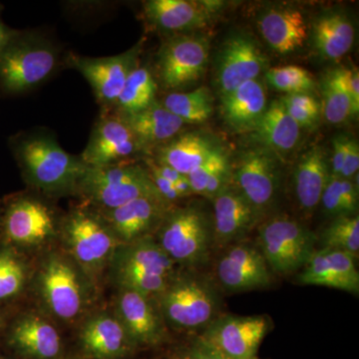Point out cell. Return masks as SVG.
<instances>
[{
  "instance_id": "6da1fadb",
  "label": "cell",
  "mask_w": 359,
  "mask_h": 359,
  "mask_svg": "<svg viewBox=\"0 0 359 359\" xmlns=\"http://www.w3.org/2000/svg\"><path fill=\"white\" fill-rule=\"evenodd\" d=\"M8 146L26 184L46 197L74 196L88 167L80 156L66 152L46 128L18 132L8 139Z\"/></svg>"
},
{
  "instance_id": "7a4b0ae2",
  "label": "cell",
  "mask_w": 359,
  "mask_h": 359,
  "mask_svg": "<svg viewBox=\"0 0 359 359\" xmlns=\"http://www.w3.org/2000/svg\"><path fill=\"white\" fill-rule=\"evenodd\" d=\"M66 53L39 30H20L0 51V94L18 96L50 79L65 65Z\"/></svg>"
},
{
  "instance_id": "3957f363",
  "label": "cell",
  "mask_w": 359,
  "mask_h": 359,
  "mask_svg": "<svg viewBox=\"0 0 359 359\" xmlns=\"http://www.w3.org/2000/svg\"><path fill=\"white\" fill-rule=\"evenodd\" d=\"M153 301L166 325L179 330L203 332L221 314L218 287L196 269H178Z\"/></svg>"
},
{
  "instance_id": "277c9868",
  "label": "cell",
  "mask_w": 359,
  "mask_h": 359,
  "mask_svg": "<svg viewBox=\"0 0 359 359\" xmlns=\"http://www.w3.org/2000/svg\"><path fill=\"white\" fill-rule=\"evenodd\" d=\"M177 266L203 268L215 250L212 216L197 205L175 207L167 212L154 236Z\"/></svg>"
},
{
  "instance_id": "5b68a950",
  "label": "cell",
  "mask_w": 359,
  "mask_h": 359,
  "mask_svg": "<svg viewBox=\"0 0 359 359\" xmlns=\"http://www.w3.org/2000/svg\"><path fill=\"white\" fill-rule=\"evenodd\" d=\"M58 235L66 255L89 278L109 266L120 243L102 215L88 205L73 208L61 217Z\"/></svg>"
},
{
  "instance_id": "8992f818",
  "label": "cell",
  "mask_w": 359,
  "mask_h": 359,
  "mask_svg": "<svg viewBox=\"0 0 359 359\" xmlns=\"http://www.w3.org/2000/svg\"><path fill=\"white\" fill-rule=\"evenodd\" d=\"M74 196L98 212L110 211L141 197L161 198L147 168L137 162L87 167Z\"/></svg>"
},
{
  "instance_id": "52a82bcc",
  "label": "cell",
  "mask_w": 359,
  "mask_h": 359,
  "mask_svg": "<svg viewBox=\"0 0 359 359\" xmlns=\"http://www.w3.org/2000/svg\"><path fill=\"white\" fill-rule=\"evenodd\" d=\"M111 276L119 289L135 290L154 299L178 271L154 237L120 245L110 264Z\"/></svg>"
},
{
  "instance_id": "ba28073f",
  "label": "cell",
  "mask_w": 359,
  "mask_h": 359,
  "mask_svg": "<svg viewBox=\"0 0 359 359\" xmlns=\"http://www.w3.org/2000/svg\"><path fill=\"white\" fill-rule=\"evenodd\" d=\"M37 290L49 313L61 320H76L91 302L90 278L67 255H48L37 273Z\"/></svg>"
},
{
  "instance_id": "9c48e42d",
  "label": "cell",
  "mask_w": 359,
  "mask_h": 359,
  "mask_svg": "<svg viewBox=\"0 0 359 359\" xmlns=\"http://www.w3.org/2000/svg\"><path fill=\"white\" fill-rule=\"evenodd\" d=\"M318 237L301 222L276 216L259 226L257 245L273 273L287 276L306 266Z\"/></svg>"
},
{
  "instance_id": "30bf717a",
  "label": "cell",
  "mask_w": 359,
  "mask_h": 359,
  "mask_svg": "<svg viewBox=\"0 0 359 359\" xmlns=\"http://www.w3.org/2000/svg\"><path fill=\"white\" fill-rule=\"evenodd\" d=\"M44 197L34 191L18 194L6 203L0 226L8 242L35 247L57 235L61 218Z\"/></svg>"
},
{
  "instance_id": "8fae6325",
  "label": "cell",
  "mask_w": 359,
  "mask_h": 359,
  "mask_svg": "<svg viewBox=\"0 0 359 359\" xmlns=\"http://www.w3.org/2000/svg\"><path fill=\"white\" fill-rule=\"evenodd\" d=\"M142 48L143 41L108 57H88L69 52L65 55V65L78 71L87 80L101 111L113 110L129 75L139 65Z\"/></svg>"
},
{
  "instance_id": "7c38bea8",
  "label": "cell",
  "mask_w": 359,
  "mask_h": 359,
  "mask_svg": "<svg viewBox=\"0 0 359 359\" xmlns=\"http://www.w3.org/2000/svg\"><path fill=\"white\" fill-rule=\"evenodd\" d=\"M271 325L268 316L219 314L197 337L228 358L259 359V346Z\"/></svg>"
},
{
  "instance_id": "4fadbf2b",
  "label": "cell",
  "mask_w": 359,
  "mask_h": 359,
  "mask_svg": "<svg viewBox=\"0 0 359 359\" xmlns=\"http://www.w3.org/2000/svg\"><path fill=\"white\" fill-rule=\"evenodd\" d=\"M144 153L126 119L109 110L101 111L80 157L88 167H105L136 162Z\"/></svg>"
},
{
  "instance_id": "5bb4252c",
  "label": "cell",
  "mask_w": 359,
  "mask_h": 359,
  "mask_svg": "<svg viewBox=\"0 0 359 359\" xmlns=\"http://www.w3.org/2000/svg\"><path fill=\"white\" fill-rule=\"evenodd\" d=\"M210 43L201 35L170 36L158 52V76L168 89L185 88L204 74L209 61Z\"/></svg>"
},
{
  "instance_id": "9a60e30c",
  "label": "cell",
  "mask_w": 359,
  "mask_h": 359,
  "mask_svg": "<svg viewBox=\"0 0 359 359\" xmlns=\"http://www.w3.org/2000/svg\"><path fill=\"white\" fill-rule=\"evenodd\" d=\"M224 250L216 266L222 289L243 292L266 289L271 285L273 271L257 245L244 241Z\"/></svg>"
},
{
  "instance_id": "2e32d148",
  "label": "cell",
  "mask_w": 359,
  "mask_h": 359,
  "mask_svg": "<svg viewBox=\"0 0 359 359\" xmlns=\"http://www.w3.org/2000/svg\"><path fill=\"white\" fill-rule=\"evenodd\" d=\"M114 314L137 348L158 346L168 339L166 323L154 301L140 292L119 289Z\"/></svg>"
},
{
  "instance_id": "e0dca14e",
  "label": "cell",
  "mask_w": 359,
  "mask_h": 359,
  "mask_svg": "<svg viewBox=\"0 0 359 359\" xmlns=\"http://www.w3.org/2000/svg\"><path fill=\"white\" fill-rule=\"evenodd\" d=\"M233 186L262 217L276 199L278 172L268 151L256 149L245 153L231 171Z\"/></svg>"
},
{
  "instance_id": "ac0fdd59",
  "label": "cell",
  "mask_w": 359,
  "mask_h": 359,
  "mask_svg": "<svg viewBox=\"0 0 359 359\" xmlns=\"http://www.w3.org/2000/svg\"><path fill=\"white\" fill-rule=\"evenodd\" d=\"M173 207L159 197H141L110 211L99 212L120 244L124 245L154 237L167 212Z\"/></svg>"
},
{
  "instance_id": "d6986e66",
  "label": "cell",
  "mask_w": 359,
  "mask_h": 359,
  "mask_svg": "<svg viewBox=\"0 0 359 359\" xmlns=\"http://www.w3.org/2000/svg\"><path fill=\"white\" fill-rule=\"evenodd\" d=\"M212 200L215 250L244 242L261 216L231 184Z\"/></svg>"
},
{
  "instance_id": "ffe728a7",
  "label": "cell",
  "mask_w": 359,
  "mask_h": 359,
  "mask_svg": "<svg viewBox=\"0 0 359 359\" xmlns=\"http://www.w3.org/2000/svg\"><path fill=\"white\" fill-rule=\"evenodd\" d=\"M297 278L304 285H316L358 294L359 273L355 256L339 250H316Z\"/></svg>"
},
{
  "instance_id": "44dd1931",
  "label": "cell",
  "mask_w": 359,
  "mask_h": 359,
  "mask_svg": "<svg viewBox=\"0 0 359 359\" xmlns=\"http://www.w3.org/2000/svg\"><path fill=\"white\" fill-rule=\"evenodd\" d=\"M79 342L90 359H124L137 349L117 316L109 313L87 318L80 330Z\"/></svg>"
},
{
  "instance_id": "7402d4cb",
  "label": "cell",
  "mask_w": 359,
  "mask_h": 359,
  "mask_svg": "<svg viewBox=\"0 0 359 359\" xmlns=\"http://www.w3.org/2000/svg\"><path fill=\"white\" fill-rule=\"evenodd\" d=\"M266 67V58L256 42L244 35L231 37L224 45L219 59L218 82L222 94L230 93L257 80Z\"/></svg>"
},
{
  "instance_id": "603a6c76",
  "label": "cell",
  "mask_w": 359,
  "mask_h": 359,
  "mask_svg": "<svg viewBox=\"0 0 359 359\" xmlns=\"http://www.w3.org/2000/svg\"><path fill=\"white\" fill-rule=\"evenodd\" d=\"M8 340L14 351L25 359H57L62 353L58 330L39 314L21 316L11 328Z\"/></svg>"
},
{
  "instance_id": "cb8c5ba5",
  "label": "cell",
  "mask_w": 359,
  "mask_h": 359,
  "mask_svg": "<svg viewBox=\"0 0 359 359\" xmlns=\"http://www.w3.org/2000/svg\"><path fill=\"white\" fill-rule=\"evenodd\" d=\"M149 25L162 32L184 34L209 21V11L202 2L191 0H148L142 4Z\"/></svg>"
},
{
  "instance_id": "d4e9b609",
  "label": "cell",
  "mask_w": 359,
  "mask_h": 359,
  "mask_svg": "<svg viewBox=\"0 0 359 359\" xmlns=\"http://www.w3.org/2000/svg\"><path fill=\"white\" fill-rule=\"evenodd\" d=\"M259 29L266 43L280 54L297 51L308 39V25L304 14L289 7L264 13L259 18Z\"/></svg>"
},
{
  "instance_id": "484cf974",
  "label": "cell",
  "mask_w": 359,
  "mask_h": 359,
  "mask_svg": "<svg viewBox=\"0 0 359 359\" xmlns=\"http://www.w3.org/2000/svg\"><path fill=\"white\" fill-rule=\"evenodd\" d=\"M124 118L145 153L178 136L186 125L158 101L147 109Z\"/></svg>"
},
{
  "instance_id": "4316f807",
  "label": "cell",
  "mask_w": 359,
  "mask_h": 359,
  "mask_svg": "<svg viewBox=\"0 0 359 359\" xmlns=\"http://www.w3.org/2000/svg\"><path fill=\"white\" fill-rule=\"evenodd\" d=\"M330 173L325 151L314 146L302 155L294 172L295 199L308 214L320 205Z\"/></svg>"
},
{
  "instance_id": "83f0119b",
  "label": "cell",
  "mask_w": 359,
  "mask_h": 359,
  "mask_svg": "<svg viewBox=\"0 0 359 359\" xmlns=\"http://www.w3.org/2000/svg\"><path fill=\"white\" fill-rule=\"evenodd\" d=\"M217 149L218 147L209 138L199 133H180L172 140L154 149L152 159L188 176Z\"/></svg>"
},
{
  "instance_id": "f1b7e54d",
  "label": "cell",
  "mask_w": 359,
  "mask_h": 359,
  "mask_svg": "<svg viewBox=\"0 0 359 359\" xmlns=\"http://www.w3.org/2000/svg\"><path fill=\"white\" fill-rule=\"evenodd\" d=\"M266 108V91L257 80L245 82L223 96L224 116L233 129L254 130Z\"/></svg>"
},
{
  "instance_id": "f546056e",
  "label": "cell",
  "mask_w": 359,
  "mask_h": 359,
  "mask_svg": "<svg viewBox=\"0 0 359 359\" xmlns=\"http://www.w3.org/2000/svg\"><path fill=\"white\" fill-rule=\"evenodd\" d=\"M313 36L316 48L323 57L337 60L353 48L355 32L346 14L332 11L316 20Z\"/></svg>"
},
{
  "instance_id": "4dcf8cb0",
  "label": "cell",
  "mask_w": 359,
  "mask_h": 359,
  "mask_svg": "<svg viewBox=\"0 0 359 359\" xmlns=\"http://www.w3.org/2000/svg\"><path fill=\"white\" fill-rule=\"evenodd\" d=\"M254 130L259 141L280 152L292 150L301 136V127L280 100L271 103Z\"/></svg>"
},
{
  "instance_id": "1f68e13d",
  "label": "cell",
  "mask_w": 359,
  "mask_h": 359,
  "mask_svg": "<svg viewBox=\"0 0 359 359\" xmlns=\"http://www.w3.org/2000/svg\"><path fill=\"white\" fill-rule=\"evenodd\" d=\"M157 90L152 72L146 66L139 65L129 75L113 111L127 117L147 109L157 101Z\"/></svg>"
},
{
  "instance_id": "d6a6232c",
  "label": "cell",
  "mask_w": 359,
  "mask_h": 359,
  "mask_svg": "<svg viewBox=\"0 0 359 359\" xmlns=\"http://www.w3.org/2000/svg\"><path fill=\"white\" fill-rule=\"evenodd\" d=\"M161 103L186 124L207 121L212 114V97L205 87L186 93H170Z\"/></svg>"
},
{
  "instance_id": "836d02e7",
  "label": "cell",
  "mask_w": 359,
  "mask_h": 359,
  "mask_svg": "<svg viewBox=\"0 0 359 359\" xmlns=\"http://www.w3.org/2000/svg\"><path fill=\"white\" fill-rule=\"evenodd\" d=\"M323 212L332 219L358 215V188L353 180L330 177L320 203Z\"/></svg>"
},
{
  "instance_id": "e575fe53",
  "label": "cell",
  "mask_w": 359,
  "mask_h": 359,
  "mask_svg": "<svg viewBox=\"0 0 359 359\" xmlns=\"http://www.w3.org/2000/svg\"><path fill=\"white\" fill-rule=\"evenodd\" d=\"M321 249L339 250L356 256L359 250V217L332 219L320 237Z\"/></svg>"
},
{
  "instance_id": "d590c367",
  "label": "cell",
  "mask_w": 359,
  "mask_h": 359,
  "mask_svg": "<svg viewBox=\"0 0 359 359\" xmlns=\"http://www.w3.org/2000/svg\"><path fill=\"white\" fill-rule=\"evenodd\" d=\"M27 278L23 259L11 248H0V302L20 294Z\"/></svg>"
},
{
  "instance_id": "8d00e7d4",
  "label": "cell",
  "mask_w": 359,
  "mask_h": 359,
  "mask_svg": "<svg viewBox=\"0 0 359 359\" xmlns=\"http://www.w3.org/2000/svg\"><path fill=\"white\" fill-rule=\"evenodd\" d=\"M269 83L278 91L290 94L309 93L316 87L313 75L297 65L271 68L266 73Z\"/></svg>"
},
{
  "instance_id": "74e56055",
  "label": "cell",
  "mask_w": 359,
  "mask_h": 359,
  "mask_svg": "<svg viewBox=\"0 0 359 359\" xmlns=\"http://www.w3.org/2000/svg\"><path fill=\"white\" fill-rule=\"evenodd\" d=\"M323 112L330 124H341L351 116L358 114L351 97L330 75L323 83Z\"/></svg>"
},
{
  "instance_id": "f35d334b",
  "label": "cell",
  "mask_w": 359,
  "mask_h": 359,
  "mask_svg": "<svg viewBox=\"0 0 359 359\" xmlns=\"http://www.w3.org/2000/svg\"><path fill=\"white\" fill-rule=\"evenodd\" d=\"M280 101L290 117L301 128L313 126L320 117V103L311 94H290Z\"/></svg>"
},
{
  "instance_id": "ab89813d",
  "label": "cell",
  "mask_w": 359,
  "mask_h": 359,
  "mask_svg": "<svg viewBox=\"0 0 359 359\" xmlns=\"http://www.w3.org/2000/svg\"><path fill=\"white\" fill-rule=\"evenodd\" d=\"M228 157L224 154L221 149H217L214 153L204 163L196 168L194 171L187 176L194 194L204 195L208 182L211 179L212 174L219 169L224 163L228 162Z\"/></svg>"
},
{
  "instance_id": "60d3db41",
  "label": "cell",
  "mask_w": 359,
  "mask_h": 359,
  "mask_svg": "<svg viewBox=\"0 0 359 359\" xmlns=\"http://www.w3.org/2000/svg\"><path fill=\"white\" fill-rule=\"evenodd\" d=\"M170 359H233L218 353L197 337L185 346L177 347Z\"/></svg>"
},
{
  "instance_id": "b9f144b4",
  "label": "cell",
  "mask_w": 359,
  "mask_h": 359,
  "mask_svg": "<svg viewBox=\"0 0 359 359\" xmlns=\"http://www.w3.org/2000/svg\"><path fill=\"white\" fill-rule=\"evenodd\" d=\"M330 77L339 85L340 88L346 92L351 97L354 108L359 111V74L358 69L349 68H339L330 73Z\"/></svg>"
},
{
  "instance_id": "7bdbcfd3",
  "label": "cell",
  "mask_w": 359,
  "mask_h": 359,
  "mask_svg": "<svg viewBox=\"0 0 359 359\" xmlns=\"http://www.w3.org/2000/svg\"><path fill=\"white\" fill-rule=\"evenodd\" d=\"M349 142H351V138L344 136V135H339V136L335 137L334 142H332L334 153H332V172H330V177L332 178H339L340 177L344 160H346Z\"/></svg>"
},
{
  "instance_id": "ee69618b",
  "label": "cell",
  "mask_w": 359,
  "mask_h": 359,
  "mask_svg": "<svg viewBox=\"0 0 359 359\" xmlns=\"http://www.w3.org/2000/svg\"><path fill=\"white\" fill-rule=\"evenodd\" d=\"M359 169V146L358 141L351 139L347 149L346 160L339 178L353 180L358 175Z\"/></svg>"
},
{
  "instance_id": "f6af8a7d",
  "label": "cell",
  "mask_w": 359,
  "mask_h": 359,
  "mask_svg": "<svg viewBox=\"0 0 359 359\" xmlns=\"http://www.w3.org/2000/svg\"><path fill=\"white\" fill-rule=\"evenodd\" d=\"M2 13H4V6L0 4V51L8 44V42L18 34L20 29L11 27L6 25L2 18Z\"/></svg>"
},
{
  "instance_id": "bcb514c9",
  "label": "cell",
  "mask_w": 359,
  "mask_h": 359,
  "mask_svg": "<svg viewBox=\"0 0 359 359\" xmlns=\"http://www.w3.org/2000/svg\"><path fill=\"white\" fill-rule=\"evenodd\" d=\"M174 187L179 195L181 196L182 199L190 197V196L194 194L192 187H191L190 182H189L187 176H184L183 178L176 182V183L174 184Z\"/></svg>"
},
{
  "instance_id": "7dc6e473",
  "label": "cell",
  "mask_w": 359,
  "mask_h": 359,
  "mask_svg": "<svg viewBox=\"0 0 359 359\" xmlns=\"http://www.w3.org/2000/svg\"><path fill=\"white\" fill-rule=\"evenodd\" d=\"M1 212H2V210L0 209V221H1Z\"/></svg>"
},
{
  "instance_id": "c3c4849f",
  "label": "cell",
  "mask_w": 359,
  "mask_h": 359,
  "mask_svg": "<svg viewBox=\"0 0 359 359\" xmlns=\"http://www.w3.org/2000/svg\"><path fill=\"white\" fill-rule=\"evenodd\" d=\"M2 327V320H1V318H0V328H1Z\"/></svg>"
},
{
  "instance_id": "681fc988",
  "label": "cell",
  "mask_w": 359,
  "mask_h": 359,
  "mask_svg": "<svg viewBox=\"0 0 359 359\" xmlns=\"http://www.w3.org/2000/svg\"><path fill=\"white\" fill-rule=\"evenodd\" d=\"M0 359H4V358H0Z\"/></svg>"
}]
</instances>
